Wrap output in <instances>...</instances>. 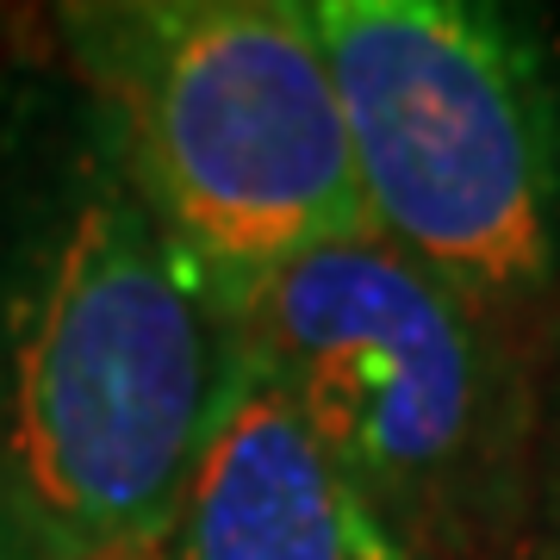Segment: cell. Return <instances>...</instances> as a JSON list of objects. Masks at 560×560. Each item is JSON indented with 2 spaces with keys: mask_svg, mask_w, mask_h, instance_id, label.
I'll return each mask as SVG.
<instances>
[{
  "mask_svg": "<svg viewBox=\"0 0 560 560\" xmlns=\"http://www.w3.org/2000/svg\"><path fill=\"white\" fill-rule=\"evenodd\" d=\"M368 231L467 312H517L560 268V81L499 7L318 0Z\"/></svg>",
  "mask_w": 560,
  "mask_h": 560,
  "instance_id": "3957f363",
  "label": "cell"
},
{
  "mask_svg": "<svg viewBox=\"0 0 560 560\" xmlns=\"http://www.w3.org/2000/svg\"><path fill=\"white\" fill-rule=\"evenodd\" d=\"M237 349L411 548L460 536L492 442L480 312L361 231L261 280Z\"/></svg>",
  "mask_w": 560,
  "mask_h": 560,
  "instance_id": "277c9868",
  "label": "cell"
},
{
  "mask_svg": "<svg viewBox=\"0 0 560 560\" xmlns=\"http://www.w3.org/2000/svg\"><path fill=\"white\" fill-rule=\"evenodd\" d=\"M237 368V305L69 75L0 69V504L44 560L168 529Z\"/></svg>",
  "mask_w": 560,
  "mask_h": 560,
  "instance_id": "6da1fadb",
  "label": "cell"
},
{
  "mask_svg": "<svg viewBox=\"0 0 560 560\" xmlns=\"http://www.w3.org/2000/svg\"><path fill=\"white\" fill-rule=\"evenodd\" d=\"M57 44L143 200L231 305L368 231L312 7L101 0L62 7Z\"/></svg>",
  "mask_w": 560,
  "mask_h": 560,
  "instance_id": "7a4b0ae2",
  "label": "cell"
},
{
  "mask_svg": "<svg viewBox=\"0 0 560 560\" xmlns=\"http://www.w3.org/2000/svg\"><path fill=\"white\" fill-rule=\"evenodd\" d=\"M106 560H162V548L150 541V548H125V555H106Z\"/></svg>",
  "mask_w": 560,
  "mask_h": 560,
  "instance_id": "52a82bcc",
  "label": "cell"
},
{
  "mask_svg": "<svg viewBox=\"0 0 560 560\" xmlns=\"http://www.w3.org/2000/svg\"><path fill=\"white\" fill-rule=\"evenodd\" d=\"M156 548L162 560H430L243 349Z\"/></svg>",
  "mask_w": 560,
  "mask_h": 560,
  "instance_id": "5b68a950",
  "label": "cell"
},
{
  "mask_svg": "<svg viewBox=\"0 0 560 560\" xmlns=\"http://www.w3.org/2000/svg\"><path fill=\"white\" fill-rule=\"evenodd\" d=\"M0 560H44L38 548H32V541L20 536V523L7 517V504H0Z\"/></svg>",
  "mask_w": 560,
  "mask_h": 560,
  "instance_id": "8992f818",
  "label": "cell"
}]
</instances>
